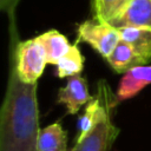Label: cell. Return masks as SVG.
Here are the masks:
<instances>
[{
	"mask_svg": "<svg viewBox=\"0 0 151 151\" xmlns=\"http://www.w3.org/2000/svg\"><path fill=\"white\" fill-rule=\"evenodd\" d=\"M37 85L24 83L11 68L0 111V151H37L40 132Z\"/></svg>",
	"mask_w": 151,
	"mask_h": 151,
	"instance_id": "obj_1",
	"label": "cell"
},
{
	"mask_svg": "<svg viewBox=\"0 0 151 151\" xmlns=\"http://www.w3.org/2000/svg\"><path fill=\"white\" fill-rule=\"evenodd\" d=\"M105 109L93 126V129L80 140H77L71 151H110L116 138L119 134V129L112 123L111 112L118 103L117 96L113 94L109 84L104 80Z\"/></svg>",
	"mask_w": 151,
	"mask_h": 151,
	"instance_id": "obj_2",
	"label": "cell"
},
{
	"mask_svg": "<svg viewBox=\"0 0 151 151\" xmlns=\"http://www.w3.org/2000/svg\"><path fill=\"white\" fill-rule=\"evenodd\" d=\"M12 68L20 80L35 84L47 64L46 53L37 38L19 41L13 48Z\"/></svg>",
	"mask_w": 151,
	"mask_h": 151,
	"instance_id": "obj_3",
	"label": "cell"
},
{
	"mask_svg": "<svg viewBox=\"0 0 151 151\" xmlns=\"http://www.w3.org/2000/svg\"><path fill=\"white\" fill-rule=\"evenodd\" d=\"M77 41L88 44L105 59L120 41V33L118 28L113 27L109 22L99 21L94 18L81 22L77 28Z\"/></svg>",
	"mask_w": 151,
	"mask_h": 151,
	"instance_id": "obj_4",
	"label": "cell"
},
{
	"mask_svg": "<svg viewBox=\"0 0 151 151\" xmlns=\"http://www.w3.org/2000/svg\"><path fill=\"white\" fill-rule=\"evenodd\" d=\"M109 24L116 28L134 27L151 31V0H127Z\"/></svg>",
	"mask_w": 151,
	"mask_h": 151,
	"instance_id": "obj_5",
	"label": "cell"
},
{
	"mask_svg": "<svg viewBox=\"0 0 151 151\" xmlns=\"http://www.w3.org/2000/svg\"><path fill=\"white\" fill-rule=\"evenodd\" d=\"M93 97L90 94L87 80L80 74L67 78L65 86L58 90L57 103L66 107L68 114H76Z\"/></svg>",
	"mask_w": 151,
	"mask_h": 151,
	"instance_id": "obj_6",
	"label": "cell"
},
{
	"mask_svg": "<svg viewBox=\"0 0 151 151\" xmlns=\"http://www.w3.org/2000/svg\"><path fill=\"white\" fill-rule=\"evenodd\" d=\"M151 84V65L136 66L122 77L117 88V100H127L137 96L143 88Z\"/></svg>",
	"mask_w": 151,
	"mask_h": 151,
	"instance_id": "obj_7",
	"label": "cell"
},
{
	"mask_svg": "<svg viewBox=\"0 0 151 151\" xmlns=\"http://www.w3.org/2000/svg\"><path fill=\"white\" fill-rule=\"evenodd\" d=\"M106 60L111 66V68L117 73H125L136 66H142L147 64L133 50V47L130 44H127L122 39L117 44L114 50L111 52V54L106 58Z\"/></svg>",
	"mask_w": 151,
	"mask_h": 151,
	"instance_id": "obj_8",
	"label": "cell"
},
{
	"mask_svg": "<svg viewBox=\"0 0 151 151\" xmlns=\"http://www.w3.org/2000/svg\"><path fill=\"white\" fill-rule=\"evenodd\" d=\"M35 38L42 45L46 53L47 64L51 65H57L72 46L68 39L57 29L46 31Z\"/></svg>",
	"mask_w": 151,
	"mask_h": 151,
	"instance_id": "obj_9",
	"label": "cell"
},
{
	"mask_svg": "<svg viewBox=\"0 0 151 151\" xmlns=\"http://www.w3.org/2000/svg\"><path fill=\"white\" fill-rule=\"evenodd\" d=\"M37 151H68L67 134L60 123L55 122L40 130Z\"/></svg>",
	"mask_w": 151,
	"mask_h": 151,
	"instance_id": "obj_10",
	"label": "cell"
},
{
	"mask_svg": "<svg viewBox=\"0 0 151 151\" xmlns=\"http://www.w3.org/2000/svg\"><path fill=\"white\" fill-rule=\"evenodd\" d=\"M118 29L120 39L130 44L133 50L149 63L151 60V31L134 27H123Z\"/></svg>",
	"mask_w": 151,
	"mask_h": 151,
	"instance_id": "obj_11",
	"label": "cell"
},
{
	"mask_svg": "<svg viewBox=\"0 0 151 151\" xmlns=\"http://www.w3.org/2000/svg\"><path fill=\"white\" fill-rule=\"evenodd\" d=\"M84 68V57L77 44H73L68 52L57 64V76L59 78H70L80 74Z\"/></svg>",
	"mask_w": 151,
	"mask_h": 151,
	"instance_id": "obj_12",
	"label": "cell"
},
{
	"mask_svg": "<svg viewBox=\"0 0 151 151\" xmlns=\"http://www.w3.org/2000/svg\"><path fill=\"white\" fill-rule=\"evenodd\" d=\"M127 0H93V18L110 22L124 7Z\"/></svg>",
	"mask_w": 151,
	"mask_h": 151,
	"instance_id": "obj_13",
	"label": "cell"
},
{
	"mask_svg": "<svg viewBox=\"0 0 151 151\" xmlns=\"http://www.w3.org/2000/svg\"><path fill=\"white\" fill-rule=\"evenodd\" d=\"M20 0H0V8L6 12L9 20V34L12 39V47L14 48L15 45L19 42L17 40V28H15V11L19 5Z\"/></svg>",
	"mask_w": 151,
	"mask_h": 151,
	"instance_id": "obj_14",
	"label": "cell"
}]
</instances>
